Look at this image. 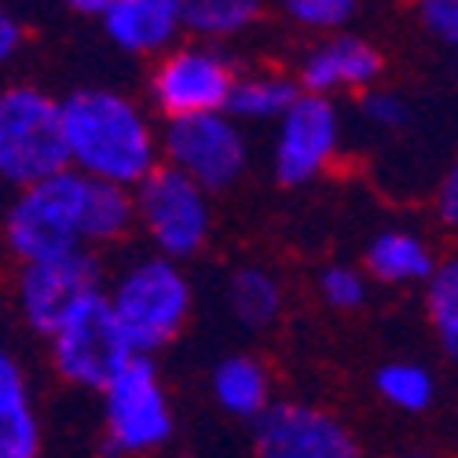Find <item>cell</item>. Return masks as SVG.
I'll list each match as a JSON object with an SVG mask.
<instances>
[{
	"instance_id": "d6986e66",
	"label": "cell",
	"mask_w": 458,
	"mask_h": 458,
	"mask_svg": "<svg viewBox=\"0 0 458 458\" xmlns=\"http://www.w3.org/2000/svg\"><path fill=\"white\" fill-rule=\"evenodd\" d=\"M283 283L276 272L260 268V264H246L235 268L227 279V309H232L235 323H242L246 330H264L279 323L283 316Z\"/></svg>"
},
{
	"instance_id": "8fae6325",
	"label": "cell",
	"mask_w": 458,
	"mask_h": 458,
	"mask_svg": "<svg viewBox=\"0 0 458 458\" xmlns=\"http://www.w3.org/2000/svg\"><path fill=\"white\" fill-rule=\"evenodd\" d=\"M257 458H363L356 433L327 407L276 400L253 422Z\"/></svg>"
},
{
	"instance_id": "ffe728a7",
	"label": "cell",
	"mask_w": 458,
	"mask_h": 458,
	"mask_svg": "<svg viewBox=\"0 0 458 458\" xmlns=\"http://www.w3.org/2000/svg\"><path fill=\"white\" fill-rule=\"evenodd\" d=\"M260 4L253 0H180V26L202 45H216L257 26Z\"/></svg>"
},
{
	"instance_id": "30bf717a",
	"label": "cell",
	"mask_w": 458,
	"mask_h": 458,
	"mask_svg": "<svg viewBox=\"0 0 458 458\" xmlns=\"http://www.w3.org/2000/svg\"><path fill=\"white\" fill-rule=\"evenodd\" d=\"M345 140V122L334 99L323 96H297L293 106L276 122L272 140V173L286 187H301L323 176Z\"/></svg>"
},
{
	"instance_id": "52a82bcc",
	"label": "cell",
	"mask_w": 458,
	"mask_h": 458,
	"mask_svg": "<svg viewBox=\"0 0 458 458\" xmlns=\"http://www.w3.org/2000/svg\"><path fill=\"white\" fill-rule=\"evenodd\" d=\"M162 165L176 169L206 195L235 187L250 165V143L235 118L227 114H199V118L165 122Z\"/></svg>"
},
{
	"instance_id": "2e32d148",
	"label": "cell",
	"mask_w": 458,
	"mask_h": 458,
	"mask_svg": "<svg viewBox=\"0 0 458 458\" xmlns=\"http://www.w3.org/2000/svg\"><path fill=\"white\" fill-rule=\"evenodd\" d=\"M437 250L426 235L407 227H386L367 242L363 276L386 286H426L437 272Z\"/></svg>"
},
{
	"instance_id": "6da1fadb",
	"label": "cell",
	"mask_w": 458,
	"mask_h": 458,
	"mask_svg": "<svg viewBox=\"0 0 458 458\" xmlns=\"http://www.w3.org/2000/svg\"><path fill=\"white\" fill-rule=\"evenodd\" d=\"M132 227V191L63 169L19 191L4 209L0 235L19 268H26V264H48L73 253H92V246L122 242Z\"/></svg>"
},
{
	"instance_id": "44dd1931",
	"label": "cell",
	"mask_w": 458,
	"mask_h": 458,
	"mask_svg": "<svg viewBox=\"0 0 458 458\" xmlns=\"http://www.w3.org/2000/svg\"><path fill=\"white\" fill-rule=\"evenodd\" d=\"M374 393L381 403L403 414H422L437 400V377L426 363L418 360H389L374 370Z\"/></svg>"
},
{
	"instance_id": "83f0119b",
	"label": "cell",
	"mask_w": 458,
	"mask_h": 458,
	"mask_svg": "<svg viewBox=\"0 0 458 458\" xmlns=\"http://www.w3.org/2000/svg\"><path fill=\"white\" fill-rule=\"evenodd\" d=\"M22 41H26L22 19H19L12 8H4V4H0V66H4V63H12V59L19 55Z\"/></svg>"
},
{
	"instance_id": "484cf974",
	"label": "cell",
	"mask_w": 458,
	"mask_h": 458,
	"mask_svg": "<svg viewBox=\"0 0 458 458\" xmlns=\"http://www.w3.org/2000/svg\"><path fill=\"white\" fill-rule=\"evenodd\" d=\"M418 22H422L426 33H433L440 45L458 48V0H426V4H418Z\"/></svg>"
},
{
	"instance_id": "4316f807",
	"label": "cell",
	"mask_w": 458,
	"mask_h": 458,
	"mask_svg": "<svg viewBox=\"0 0 458 458\" xmlns=\"http://www.w3.org/2000/svg\"><path fill=\"white\" fill-rule=\"evenodd\" d=\"M433 206H437V220L447 227V232L458 235V162L444 173V180H440V187H437Z\"/></svg>"
},
{
	"instance_id": "5bb4252c",
	"label": "cell",
	"mask_w": 458,
	"mask_h": 458,
	"mask_svg": "<svg viewBox=\"0 0 458 458\" xmlns=\"http://www.w3.org/2000/svg\"><path fill=\"white\" fill-rule=\"evenodd\" d=\"M114 48L143 59H162L180 45V0H106L96 19Z\"/></svg>"
},
{
	"instance_id": "ba28073f",
	"label": "cell",
	"mask_w": 458,
	"mask_h": 458,
	"mask_svg": "<svg viewBox=\"0 0 458 458\" xmlns=\"http://www.w3.org/2000/svg\"><path fill=\"white\" fill-rule=\"evenodd\" d=\"M235 66L216 45L187 41L155 59L150 70V103L162 110L165 122L199 118V114H224L235 89Z\"/></svg>"
},
{
	"instance_id": "7a4b0ae2",
	"label": "cell",
	"mask_w": 458,
	"mask_h": 458,
	"mask_svg": "<svg viewBox=\"0 0 458 458\" xmlns=\"http://www.w3.org/2000/svg\"><path fill=\"white\" fill-rule=\"evenodd\" d=\"M66 169L114 187H140L162 165V140L147 110L114 89H78L59 99Z\"/></svg>"
},
{
	"instance_id": "4fadbf2b",
	"label": "cell",
	"mask_w": 458,
	"mask_h": 458,
	"mask_svg": "<svg viewBox=\"0 0 458 458\" xmlns=\"http://www.w3.org/2000/svg\"><path fill=\"white\" fill-rule=\"evenodd\" d=\"M381 59L377 45H370L367 37L356 33H330L304 52L297 63V89L304 96H345V92H370L374 81L381 78Z\"/></svg>"
},
{
	"instance_id": "cb8c5ba5",
	"label": "cell",
	"mask_w": 458,
	"mask_h": 458,
	"mask_svg": "<svg viewBox=\"0 0 458 458\" xmlns=\"http://www.w3.org/2000/svg\"><path fill=\"white\" fill-rule=\"evenodd\" d=\"M319 297L334 312H356L370 297V279L352 264H327L319 272Z\"/></svg>"
},
{
	"instance_id": "e0dca14e",
	"label": "cell",
	"mask_w": 458,
	"mask_h": 458,
	"mask_svg": "<svg viewBox=\"0 0 458 458\" xmlns=\"http://www.w3.org/2000/svg\"><path fill=\"white\" fill-rule=\"evenodd\" d=\"M209 393H213V403L224 414L239 418V422H257V418L276 403L268 367H264L257 356H246V352L224 356V360L213 363Z\"/></svg>"
},
{
	"instance_id": "603a6c76",
	"label": "cell",
	"mask_w": 458,
	"mask_h": 458,
	"mask_svg": "<svg viewBox=\"0 0 458 458\" xmlns=\"http://www.w3.org/2000/svg\"><path fill=\"white\" fill-rule=\"evenodd\" d=\"M360 4L356 0H286L283 15L290 22H297L301 30H312V33H345V26L356 19Z\"/></svg>"
},
{
	"instance_id": "d4e9b609",
	"label": "cell",
	"mask_w": 458,
	"mask_h": 458,
	"mask_svg": "<svg viewBox=\"0 0 458 458\" xmlns=\"http://www.w3.org/2000/svg\"><path fill=\"white\" fill-rule=\"evenodd\" d=\"M360 114L367 125H374L381 132H396L411 122V103L393 89H370V92H363Z\"/></svg>"
},
{
	"instance_id": "f1b7e54d",
	"label": "cell",
	"mask_w": 458,
	"mask_h": 458,
	"mask_svg": "<svg viewBox=\"0 0 458 458\" xmlns=\"http://www.w3.org/2000/svg\"><path fill=\"white\" fill-rule=\"evenodd\" d=\"M103 4H106V0H73V4H70V12L99 19V15H103Z\"/></svg>"
},
{
	"instance_id": "9c48e42d",
	"label": "cell",
	"mask_w": 458,
	"mask_h": 458,
	"mask_svg": "<svg viewBox=\"0 0 458 458\" xmlns=\"http://www.w3.org/2000/svg\"><path fill=\"white\" fill-rule=\"evenodd\" d=\"M48 356H52L55 374L63 381H70L73 389H85V393H99L106 381L132 360L103 293L78 304V309L48 334Z\"/></svg>"
},
{
	"instance_id": "7c38bea8",
	"label": "cell",
	"mask_w": 458,
	"mask_h": 458,
	"mask_svg": "<svg viewBox=\"0 0 458 458\" xmlns=\"http://www.w3.org/2000/svg\"><path fill=\"white\" fill-rule=\"evenodd\" d=\"M103 293V272L92 253H73L48 264H26L15 279V309L33 334H52L78 304Z\"/></svg>"
},
{
	"instance_id": "8992f818",
	"label": "cell",
	"mask_w": 458,
	"mask_h": 458,
	"mask_svg": "<svg viewBox=\"0 0 458 458\" xmlns=\"http://www.w3.org/2000/svg\"><path fill=\"white\" fill-rule=\"evenodd\" d=\"M136 227L155 246V257L187 260L213 235V202L209 195L169 165H158L140 187H132Z\"/></svg>"
},
{
	"instance_id": "f546056e",
	"label": "cell",
	"mask_w": 458,
	"mask_h": 458,
	"mask_svg": "<svg viewBox=\"0 0 458 458\" xmlns=\"http://www.w3.org/2000/svg\"><path fill=\"white\" fill-rule=\"evenodd\" d=\"M389 458H437V454H429V451H396Z\"/></svg>"
},
{
	"instance_id": "277c9868",
	"label": "cell",
	"mask_w": 458,
	"mask_h": 458,
	"mask_svg": "<svg viewBox=\"0 0 458 458\" xmlns=\"http://www.w3.org/2000/svg\"><path fill=\"white\" fill-rule=\"evenodd\" d=\"M66 169L59 99L37 85L0 89V180L33 187Z\"/></svg>"
},
{
	"instance_id": "5b68a950",
	"label": "cell",
	"mask_w": 458,
	"mask_h": 458,
	"mask_svg": "<svg viewBox=\"0 0 458 458\" xmlns=\"http://www.w3.org/2000/svg\"><path fill=\"white\" fill-rule=\"evenodd\" d=\"M103 400V440L110 454L140 458L155 454L173 440V403L165 381L150 360L132 356L106 386Z\"/></svg>"
},
{
	"instance_id": "7402d4cb",
	"label": "cell",
	"mask_w": 458,
	"mask_h": 458,
	"mask_svg": "<svg viewBox=\"0 0 458 458\" xmlns=\"http://www.w3.org/2000/svg\"><path fill=\"white\" fill-rule=\"evenodd\" d=\"M426 316L440 352L458 367V250L440 257L433 279L426 283Z\"/></svg>"
},
{
	"instance_id": "9a60e30c",
	"label": "cell",
	"mask_w": 458,
	"mask_h": 458,
	"mask_svg": "<svg viewBox=\"0 0 458 458\" xmlns=\"http://www.w3.org/2000/svg\"><path fill=\"white\" fill-rule=\"evenodd\" d=\"M45 433L30 377L12 349L0 345V458H41Z\"/></svg>"
},
{
	"instance_id": "3957f363",
	"label": "cell",
	"mask_w": 458,
	"mask_h": 458,
	"mask_svg": "<svg viewBox=\"0 0 458 458\" xmlns=\"http://www.w3.org/2000/svg\"><path fill=\"white\" fill-rule=\"evenodd\" d=\"M125 349L140 360L169 349L195 312V286L176 260L140 257L103 290Z\"/></svg>"
},
{
	"instance_id": "ac0fdd59",
	"label": "cell",
	"mask_w": 458,
	"mask_h": 458,
	"mask_svg": "<svg viewBox=\"0 0 458 458\" xmlns=\"http://www.w3.org/2000/svg\"><path fill=\"white\" fill-rule=\"evenodd\" d=\"M301 96L297 81L290 73L279 70H253V73H239L232 99H227V118L253 122V125H276L283 114L293 106V99Z\"/></svg>"
}]
</instances>
